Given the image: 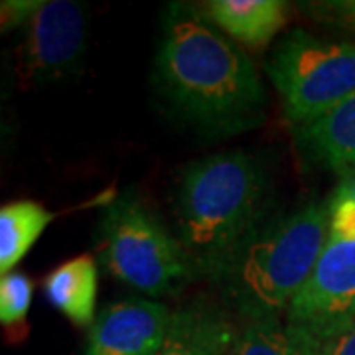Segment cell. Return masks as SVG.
I'll return each mask as SVG.
<instances>
[{
    "instance_id": "cell-12",
    "label": "cell",
    "mask_w": 355,
    "mask_h": 355,
    "mask_svg": "<svg viewBox=\"0 0 355 355\" xmlns=\"http://www.w3.org/2000/svg\"><path fill=\"white\" fill-rule=\"evenodd\" d=\"M44 294L69 322L76 326H91L95 322L97 300V263L91 254H79L44 280Z\"/></svg>"
},
{
    "instance_id": "cell-16",
    "label": "cell",
    "mask_w": 355,
    "mask_h": 355,
    "mask_svg": "<svg viewBox=\"0 0 355 355\" xmlns=\"http://www.w3.org/2000/svg\"><path fill=\"white\" fill-rule=\"evenodd\" d=\"M312 20L322 26L355 34V0H320L300 4Z\"/></svg>"
},
{
    "instance_id": "cell-4",
    "label": "cell",
    "mask_w": 355,
    "mask_h": 355,
    "mask_svg": "<svg viewBox=\"0 0 355 355\" xmlns=\"http://www.w3.org/2000/svg\"><path fill=\"white\" fill-rule=\"evenodd\" d=\"M97 235L103 266L150 298L176 294L196 275L180 239L168 233L132 191L121 193L105 207Z\"/></svg>"
},
{
    "instance_id": "cell-20",
    "label": "cell",
    "mask_w": 355,
    "mask_h": 355,
    "mask_svg": "<svg viewBox=\"0 0 355 355\" xmlns=\"http://www.w3.org/2000/svg\"><path fill=\"white\" fill-rule=\"evenodd\" d=\"M233 355H235V354H233Z\"/></svg>"
},
{
    "instance_id": "cell-7",
    "label": "cell",
    "mask_w": 355,
    "mask_h": 355,
    "mask_svg": "<svg viewBox=\"0 0 355 355\" xmlns=\"http://www.w3.org/2000/svg\"><path fill=\"white\" fill-rule=\"evenodd\" d=\"M87 50V14L71 0L44 2L26 26L20 76L26 83H51L71 76Z\"/></svg>"
},
{
    "instance_id": "cell-1",
    "label": "cell",
    "mask_w": 355,
    "mask_h": 355,
    "mask_svg": "<svg viewBox=\"0 0 355 355\" xmlns=\"http://www.w3.org/2000/svg\"><path fill=\"white\" fill-rule=\"evenodd\" d=\"M153 85L168 114L209 137L265 121L266 91L253 60L188 2L166 4Z\"/></svg>"
},
{
    "instance_id": "cell-6",
    "label": "cell",
    "mask_w": 355,
    "mask_h": 355,
    "mask_svg": "<svg viewBox=\"0 0 355 355\" xmlns=\"http://www.w3.org/2000/svg\"><path fill=\"white\" fill-rule=\"evenodd\" d=\"M286 322L330 343L355 328V239H328Z\"/></svg>"
},
{
    "instance_id": "cell-11",
    "label": "cell",
    "mask_w": 355,
    "mask_h": 355,
    "mask_svg": "<svg viewBox=\"0 0 355 355\" xmlns=\"http://www.w3.org/2000/svg\"><path fill=\"white\" fill-rule=\"evenodd\" d=\"M200 8L229 38L251 48L266 46L291 12V4L284 0H209Z\"/></svg>"
},
{
    "instance_id": "cell-19",
    "label": "cell",
    "mask_w": 355,
    "mask_h": 355,
    "mask_svg": "<svg viewBox=\"0 0 355 355\" xmlns=\"http://www.w3.org/2000/svg\"><path fill=\"white\" fill-rule=\"evenodd\" d=\"M331 355H355V328L338 340Z\"/></svg>"
},
{
    "instance_id": "cell-2",
    "label": "cell",
    "mask_w": 355,
    "mask_h": 355,
    "mask_svg": "<svg viewBox=\"0 0 355 355\" xmlns=\"http://www.w3.org/2000/svg\"><path fill=\"white\" fill-rule=\"evenodd\" d=\"M268 176L254 154H209L180 170L174 191L178 235L193 272L219 280L266 221Z\"/></svg>"
},
{
    "instance_id": "cell-18",
    "label": "cell",
    "mask_w": 355,
    "mask_h": 355,
    "mask_svg": "<svg viewBox=\"0 0 355 355\" xmlns=\"http://www.w3.org/2000/svg\"><path fill=\"white\" fill-rule=\"evenodd\" d=\"M330 200L331 202H340V200H352V202H355V166L340 174L338 188L331 193Z\"/></svg>"
},
{
    "instance_id": "cell-10",
    "label": "cell",
    "mask_w": 355,
    "mask_h": 355,
    "mask_svg": "<svg viewBox=\"0 0 355 355\" xmlns=\"http://www.w3.org/2000/svg\"><path fill=\"white\" fill-rule=\"evenodd\" d=\"M235 330L221 310L205 302L178 308L156 355H233Z\"/></svg>"
},
{
    "instance_id": "cell-15",
    "label": "cell",
    "mask_w": 355,
    "mask_h": 355,
    "mask_svg": "<svg viewBox=\"0 0 355 355\" xmlns=\"http://www.w3.org/2000/svg\"><path fill=\"white\" fill-rule=\"evenodd\" d=\"M34 284L22 272H8L0 279V322L16 326L24 322L32 304Z\"/></svg>"
},
{
    "instance_id": "cell-9",
    "label": "cell",
    "mask_w": 355,
    "mask_h": 355,
    "mask_svg": "<svg viewBox=\"0 0 355 355\" xmlns=\"http://www.w3.org/2000/svg\"><path fill=\"white\" fill-rule=\"evenodd\" d=\"M294 142L306 164L345 172L355 166V93L334 111L302 127H294Z\"/></svg>"
},
{
    "instance_id": "cell-17",
    "label": "cell",
    "mask_w": 355,
    "mask_h": 355,
    "mask_svg": "<svg viewBox=\"0 0 355 355\" xmlns=\"http://www.w3.org/2000/svg\"><path fill=\"white\" fill-rule=\"evenodd\" d=\"M42 6H44L42 0H4L0 10L2 32H12L16 28L28 26Z\"/></svg>"
},
{
    "instance_id": "cell-5",
    "label": "cell",
    "mask_w": 355,
    "mask_h": 355,
    "mask_svg": "<svg viewBox=\"0 0 355 355\" xmlns=\"http://www.w3.org/2000/svg\"><path fill=\"white\" fill-rule=\"evenodd\" d=\"M286 121L302 127L355 93V44L331 42L296 28L280 40L265 65Z\"/></svg>"
},
{
    "instance_id": "cell-14",
    "label": "cell",
    "mask_w": 355,
    "mask_h": 355,
    "mask_svg": "<svg viewBox=\"0 0 355 355\" xmlns=\"http://www.w3.org/2000/svg\"><path fill=\"white\" fill-rule=\"evenodd\" d=\"M53 214L32 200L4 203L0 207V272L8 275L38 241Z\"/></svg>"
},
{
    "instance_id": "cell-13",
    "label": "cell",
    "mask_w": 355,
    "mask_h": 355,
    "mask_svg": "<svg viewBox=\"0 0 355 355\" xmlns=\"http://www.w3.org/2000/svg\"><path fill=\"white\" fill-rule=\"evenodd\" d=\"M336 343L279 320L249 322L237 340L235 355H331Z\"/></svg>"
},
{
    "instance_id": "cell-8",
    "label": "cell",
    "mask_w": 355,
    "mask_h": 355,
    "mask_svg": "<svg viewBox=\"0 0 355 355\" xmlns=\"http://www.w3.org/2000/svg\"><path fill=\"white\" fill-rule=\"evenodd\" d=\"M170 320L172 312L150 298L111 302L89 326L85 355H156Z\"/></svg>"
},
{
    "instance_id": "cell-3",
    "label": "cell",
    "mask_w": 355,
    "mask_h": 355,
    "mask_svg": "<svg viewBox=\"0 0 355 355\" xmlns=\"http://www.w3.org/2000/svg\"><path fill=\"white\" fill-rule=\"evenodd\" d=\"M330 216L328 200L266 219L217 280L229 308L247 324L288 312L328 243Z\"/></svg>"
}]
</instances>
